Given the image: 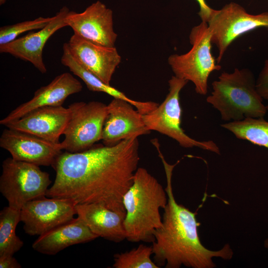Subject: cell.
I'll list each match as a JSON object with an SVG mask.
<instances>
[{
  "label": "cell",
  "mask_w": 268,
  "mask_h": 268,
  "mask_svg": "<svg viewBox=\"0 0 268 268\" xmlns=\"http://www.w3.org/2000/svg\"><path fill=\"white\" fill-rule=\"evenodd\" d=\"M140 157L138 137L115 145L94 144L78 152H62L52 166L56 178L48 198L77 204L95 203L126 212L123 197L131 187Z\"/></svg>",
  "instance_id": "6da1fadb"
},
{
  "label": "cell",
  "mask_w": 268,
  "mask_h": 268,
  "mask_svg": "<svg viewBox=\"0 0 268 268\" xmlns=\"http://www.w3.org/2000/svg\"><path fill=\"white\" fill-rule=\"evenodd\" d=\"M163 164L167 185L165 189L168 202L163 209L162 226L154 233L152 253L155 263L166 268H179L183 266L192 268H213L216 267L212 259L220 258L230 260L233 252L228 244L218 251L206 248L201 243L198 228L200 223L196 213L191 211L175 199L172 186L173 170L175 164H169L158 151Z\"/></svg>",
  "instance_id": "7a4b0ae2"
},
{
  "label": "cell",
  "mask_w": 268,
  "mask_h": 268,
  "mask_svg": "<svg viewBox=\"0 0 268 268\" xmlns=\"http://www.w3.org/2000/svg\"><path fill=\"white\" fill-rule=\"evenodd\" d=\"M123 202L126 239L134 243H152L155 232L162 226L160 209L168 202L165 189L145 168L138 167Z\"/></svg>",
  "instance_id": "3957f363"
},
{
  "label": "cell",
  "mask_w": 268,
  "mask_h": 268,
  "mask_svg": "<svg viewBox=\"0 0 268 268\" xmlns=\"http://www.w3.org/2000/svg\"><path fill=\"white\" fill-rule=\"evenodd\" d=\"M212 87L206 100L219 112L223 121L264 118L267 112L249 69L236 68L232 72H223L212 83Z\"/></svg>",
  "instance_id": "277c9868"
},
{
  "label": "cell",
  "mask_w": 268,
  "mask_h": 268,
  "mask_svg": "<svg viewBox=\"0 0 268 268\" xmlns=\"http://www.w3.org/2000/svg\"><path fill=\"white\" fill-rule=\"evenodd\" d=\"M189 40L191 49L183 54L170 55L168 62L175 76L191 81L197 93L205 95L209 76L221 68L212 54L211 34L207 23L201 21L193 27Z\"/></svg>",
  "instance_id": "5b68a950"
},
{
  "label": "cell",
  "mask_w": 268,
  "mask_h": 268,
  "mask_svg": "<svg viewBox=\"0 0 268 268\" xmlns=\"http://www.w3.org/2000/svg\"><path fill=\"white\" fill-rule=\"evenodd\" d=\"M52 181L39 166L8 157L2 163L0 192L8 206L21 210L28 202L46 197Z\"/></svg>",
  "instance_id": "8992f818"
},
{
  "label": "cell",
  "mask_w": 268,
  "mask_h": 268,
  "mask_svg": "<svg viewBox=\"0 0 268 268\" xmlns=\"http://www.w3.org/2000/svg\"><path fill=\"white\" fill-rule=\"evenodd\" d=\"M188 81L173 76L168 81L169 92L157 108L142 115L144 124L149 131H155L178 142L185 148L197 147L220 154V149L212 140L199 141L188 135L181 127L182 108L180 93Z\"/></svg>",
  "instance_id": "52a82bcc"
},
{
  "label": "cell",
  "mask_w": 268,
  "mask_h": 268,
  "mask_svg": "<svg viewBox=\"0 0 268 268\" xmlns=\"http://www.w3.org/2000/svg\"><path fill=\"white\" fill-rule=\"evenodd\" d=\"M211 43L218 51L219 64L231 43L241 35L259 28L268 30V12L252 14L239 4L230 2L221 9L212 8L206 22Z\"/></svg>",
  "instance_id": "ba28073f"
},
{
  "label": "cell",
  "mask_w": 268,
  "mask_h": 268,
  "mask_svg": "<svg viewBox=\"0 0 268 268\" xmlns=\"http://www.w3.org/2000/svg\"><path fill=\"white\" fill-rule=\"evenodd\" d=\"M70 117L61 142L63 150L75 153L87 150L102 140L108 105L99 101L76 102L68 107Z\"/></svg>",
  "instance_id": "9c48e42d"
},
{
  "label": "cell",
  "mask_w": 268,
  "mask_h": 268,
  "mask_svg": "<svg viewBox=\"0 0 268 268\" xmlns=\"http://www.w3.org/2000/svg\"><path fill=\"white\" fill-rule=\"evenodd\" d=\"M72 200L46 197L27 202L20 210L23 229L30 236H40L65 224L77 214Z\"/></svg>",
  "instance_id": "30bf717a"
},
{
  "label": "cell",
  "mask_w": 268,
  "mask_h": 268,
  "mask_svg": "<svg viewBox=\"0 0 268 268\" xmlns=\"http://www.w3.org/2000/svg\"><path fill=\"white\" fill-rule=\"evenodd\" d=\"M0 146L8 151L13 159L39 166H52L63 150L61 142L54 143L7 128L1 133Z\"/></svg>",
  "instance_id": "8fae6325"
},
{
  "label": "cell",
  "mask_w": 268,
  "mask_h": 268,
  "mask_svg": "<svg viewBox=\"0 0 268 268\" xmlns=\"http://www.w3.org/2000/svg\"><path fill=\"white\" fill-rule=\"evenodd\" d=\"M66 22L74 33L85 39L100 45L115 47L118 35L114 29L113 11L99 0L81 13L70 11Z\"/></svg>",
  "instance_id": "7c38bea8"
},
{
  "label": "cell",
  "mask_w": 268,
  "mask_h": 268,
  "mask_svg": "<svg viewBox=\"0 0 268 268\" xmlns=\"http://www.w3.org/2000/svg\"><path fill=\"white\" fill-rule=\"evenodd\" d=\"M70 11L67 7L63 6L44 28L0 45V52L30 62L40 72L46 73L47 68L43 59L44 47L56 31L67 26L66 18Z\"/></svg>",
  "instance_id": "4fadbf2b"
},
{
  "label": "cell",
  "mask_w": 268,
  "mask_h": 268,
  "mask_svg": "<svg viewBox=\"0 0 268 268\" xmlns=\"http://www.w3.org/2000/svg\"><path fill=\"white\" fill-rule=\"evenodd\" d=\"M66 44L71 55L82 67L110 84L121 61L115 47L97 44L75 33Z\"/></svg>",
  "instance_id": "5bb4252c"
},
{
  "label": "cell",
  "mask_w": 268,
  "mask_h": 268,
  "mask_svg": "<svg viewBox=\"0 0 268 268\" xmlns=\"http://www.w3.org/2000/svg\"><path fill=\"white\" fill-rule=\"evenodd\" d=\"M134 107L118 98H114L110 102L102 132L103 144L114 145L124 139L150 133L144 124L143 115Z\"/></svg>",
  "instance_id": "9a60e30c"
},
{
  "label": "cell",
  "mask_w": 268,
  "mask_h": 268,
  "mask_svg": "<svg viewBox=\"0 0 268 268\" xmlns=\"http://www.w3.org/2000/svg\"><path fill=\"white\" fill-rule=\"evenodd\" d=\"M70 114L69 108L45 106L33 110L6 124L7 128L27 133L48 141L59 143Z\"/></svg>",
  "instance_id": "2e32d148"
},
{
  "label": "cell",
  "mask_w": 268,
  "mask_h": 268,
  "mask_svg": "<svg viewBox=\"0 0 268 268\" xmlns=\"http://www.w3.org/2000/svg\"><path fill=\"white\" fill-rule=\"evenodd\" d=\"M82 87L81 82L71 74H60L48 85L38 89L31 99L17 106L1 120L0 124L5 126L40 107L62 106L69 96L80 92Z\"/></svg>",
  "instance_id": "e0dca14e"
},
{
  "label": "cell",
  "mask_w": 268,
  "mask_h": 268,
  "mask_svg": "<svg viewBox=\"0 0 268 268\" xmlns=\"http://www.w3.org/2000/svg\"><path fill=\"white\" fill-rule=\"evenodd\" d=\"M97 238L78 216L39 236L32 247L40 253L55 255L67 247L87 243Z\"/></svg>",
  "instance_id": "ac0fdd59"
},
{
  "label": "cell",
  "mask_w": 268,
  "mask_h": 268,
  "mask_svg": "<svg viewBox=\"0 0 268 268\" xmlns=\"http://www.w3.org/2000/svg\"><path fill=\"white\" fill-rule=\"evenodd\" d=\"M78 216L98 237L115 243L126 239V212H119L95 203L77 204Z\"/></svg>",
  "instance_id": "d6986e66"
},
{
  "label": "cell",
  "mask_w": 268,
  "mask_h": 268,
  "mask_svg": "<svg viewBox=\"0 0 268 268\" xmlns=\"http://www.w3.org/2000/svg\"><path fill=\"white\" fill-rule=\"evenodd\" d=\"M63 54L61 63L67 67L74 75L79 77L86 85L88 89L94 92L106 93L114 98L120 99L131 104L141 114H146L158 106L159 104L152 101H138L133 100L118 89L108 84L82 67L69 52L66 43L63 47Z\"/></svg>",
  "instance_id": "ffe728a7"
},
{
  "label": "cell",
  "mask_w": 268,
  "mask_h": 268,
  "mask_svg": "<svg viewBox=\"0 0 268 268\" xmlns=\"http://www.w3.org/2000/svg\"><path fill=\"white\" fill-rule=\"evenodd\" d=\"M20 221V210L9 206L0 212V256L14 255L24 243L16 235V228Z\"/></svg>",
  "instance_id": "44dd1931"
},
{
  "label": "cell",
  "mask_w": 268,
  "mask_h": 268,
  "mask_svg": "<svg viewBox=\"0 0 268 268\" xmlns=\"http://www.w3.org/2000/svg\"><path fill=\"white\" fill-rule=\"evenodd\" d=\"M238 139L268 149V122L264 118H248L221 125Z\"/></svg>",
  "instance_id": "7402d4cb"
},
{
  "label": "cell",
  "mask_w": 268,
  "mask_h": 268,
  "mask_svg": "<svg viewBox=\"0 0 268 268\" xmlns=\"http://www.w3.org/2000/svg\"><path fill=\"white\" fill-rule=\"evenodd\" d=\"M152 247L140 244L137 247L114 256V268H159L151 259Z\"/></svg>",
  "instance_id": "603a6c76"
},
{
  "label": "cell",
  "mask_w": 268,
  "mask_h": 268,
  "mask_svg": "<svg viewBox=\"0 0 268 268\" xmlns=\"http://www.w3.org/2000/svg\"><path fill=\"white\" fill-rule=\"evenodd\" d=\"M51 17H39L34 20L5 25L0 28V45L8 43L21 34L28 31L40 30L46 26L51 20Z\"/></svg>",
  "instance_id": "cb8c5ba5"
},
{
  "label": "cell",
  "mask_w": 268,
  "mask_h": 268,
  "mask_svg": "<svg viewBox=\"0 0 268 268\" xmlns=\"http://www.w3.org/2000/svg\"><path fill=\"white\" fill-rule=\"evenodd\" d=\"M256 88L263 99L268 100V59L265 62L256 80Z\"/></svg>",
  "instance_id": "d4e9b609"
},
{
  "label": "cell",
  "mask_w": 268,
  "mask_h": 268,
  "mask_svg": "<svg viewBox=\"0 0 268 268\" xmlns=\"http://www.w3.org/2000/svg\"><path fill=\"white\" fill-rule=\"evenodd\" d=\"M22 266L13 255L0 256V268H21Z\"/></svg>",
  "instance_id": "484cf974"
},
{
  "label": "cell",
  "mask_w": 268,
  "mask_h": 268,
  "mask_svg": "<svg viewBox=\"0 0 268 268\" xmlns=\"http://www.w3.org/2000/svg\"><path fill=\"white\" fill-rule=\"evenodd\" d=\"M200 6V11L198 15L202 21L206 22V20L212 9L207 4L205 0H196Z\"/></svg>",
  "instance_id": "4316f807"
},
{
  "label": "cell",
  "mask_w": 268,
  "mask_h": 268,
  "mask_svg": "<svg viewBox=\"0 0 268 268\" xmlns=\"http://www.w3.org/2000/svg\"><path fill=\"white\" fill-rule=\"evenodd\" d=\"M264 246L268 250V238L266 239L264 241Z\"/></svg>",
  "instance_id": "83f0119b"
},
{
  "label": "cell",
  "mask_w": 268,
  "mask_h": 268,
  "mask_svg": "<svg viewBox=\"0 0 268 268\" xmlns=\"http://www.w3.org/2000/svg\"><path fill=\"white\" fill-rule=\"evenodd\" d=\"M6 0H0V5L3 4L5 2Z\"/></svg>",
  "instance_id": "f1b7e54d"
},
{
  "label": "cell",
  "mask_w": 268,
  "mask_h": 268,
  "mask_svg": "<svg viewBox=\"0 0 268 268\" xmlns=\"http://www.w3.org/2000/svg\"><path fill=\"white\" fill-rule=\"evenodd\" d=\"M266 108H267V111H268V105L266 106Z\"/></svg>",
  "instance_id": "f546056e"
},
{
  "label": "cell",
  "mask_w": 268,
  "mask_h": 268,
  "mask_svg": "<svg viewBox=\"0 0 268 268\" xmlns=\"http://www.w3.org/2000/svg\"><path fill=\"white\" fill-rule=\"evenodd\" d=\"M268 1V0H267Z\"/></svg>",
  "instance_id": "4dcf8cb0"
}]
</instances>
